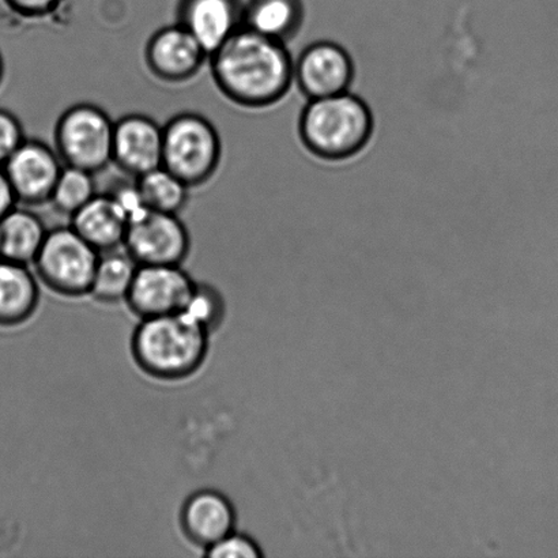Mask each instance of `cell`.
I'll use <instances>...</instances> for the list:
<instances>
[{
	"label": "cell",
	"mask_w": 558,
	"mask_h": 558,
	"mask_svg": "<svg viewBox=\"0 0 558 558\" xmlns=\"http://www.w3.org/2000/svg\"><path fill=\"white\" fill-rule=\"evenodd\" d=\"M14 14L25 20H44L62 8L65 0H3Z\"/></svg>",
	"instance_id": "484cf974"
},
{
	"label": "cell",
	"mask_w": 558,
	"mask_h": 558,
	"mask_svg": "<svg viewBox=\"0 0 558 558\" xmlns=\"http://www.w3.org/2000/svg\"><path fill=\"white\" fill-rule=\"evenodd\" d=\"M96 173L64 166L54 184L49 204L60 215L71 217L98 194Z\"/></svg>",
	"instance_id": "44dd1931"
},
{
	"label": "cell",
	"mask_w": 558,
	"mask_h": 558,
	"mask_svg": "<svg viewBox=\"0 0 558 558\" xmlns=\"http://www.w3.org/2000/svg\"><path fill=\"white\" fill-rule=\"evenodd\" d=\"M33 207L16 204L0 218V259L32 266L49 229Z\"/></svg>",
	"instance_id": "2e32d148"
},
{
	"label": "cell",
	"mask_w": 558,
	"mask_h": 558,
	"mask_svg": "<svg viewBox=\"0 0 558 558\" xmlns=\"http://www.w3.org/2000/svg\"><path fill=\"white\" fill-rule=\"evenodd\" d=\"M4 71H5L4 59L2 57V52H0V85H2V82L4 80Z\"/></svg>",
	"instance_id": "83f0119b"
},
{
	"label": "cell",
	"mask_w": 558,
	"mask_h": 558,
	"mask_svg": "<svg viewBox=\"0 0 558 558\" xmlns=\"http://www.w3.org/2000/svg\"><path fill=\"white\" fill-rule=\"evenodd\" d=\"M303 0H248L243 26L272 40L288 44L304 25Z\"/></svg>",
	"instance_id": "ac0fdd59"
},
{
	"label": "cell",
	"mask_w": 558,
	"mask_h": 558,
	"mask_svg": "<svg viewBox=\"0 0 558 558\" xmlns=\"http://www.w3.org/2000/svg\"><path fill=\"white\" fill-rule=\"evenodd\" d=\"M70 227L101 254L123 247L129 222L117 202L107 193L97 194L71 216Z\"/></svg>",
	"instance_id": "9a60e30c"
},
{
	"label": "cell",
	"mask_w": 558,
	"mask_h": 558,
	"mask_svg": "<svg viewBox=\"0 0 558 558\" xmlns=\"http://www.w3.org/2000/svg\"><path fill=\"white\" fill-rule=\"evenodd\" d=\"M182 314L210 332L222 319L223 304L220 293L207 284L196 283Z\"/></svg>",
	"instance_id": "7402d4cb"
},
{
	"label": "cell",
	"mask_w": 558,
	"mask_h": 558,
	"mask_svg": "<svg viewBox=\"0 0 558 558\" xmlns=\"http://www.w3.org/2000/svg\"><path fill=\"white\" fill-rule=\"evenodd\" d=\"M374 130V112L352 92L306 100L299 119L303 146L325 161H347L360 155Z\"/></svg>",
	"instance_id": "7a4b0ae2"
},
{
	"label": "cell",
	"mask_w": 558,
	"mask_h": 558,
	"mask_svg": "<svg viewBox=\"0 0 558 558\" xmlns=\"http://www.w3.org/2000/svg\"><path fill=\"white\" fill-rule=\"evenodd\" d=\"M354 76L352 54L336 41L311 43L294 60V85L306 100L350 92Z\"/></svg>",
	"instance_id": "9c48e42d"
},
{
	"label": "cell",
	"mask_w": 558,
	"mask_h": 558,
	"mask_svg": "<svg viewBox=\"0 0 558 558\" xmlns=\"http://www.w3.org/2000/svg\"><path fill=\"white\" fill-rule=\"evenodd\" d=\"M138 267L140 265L124 247L101 253L95 277H93L89 295L106 304L125 301Z\"/></svg>",
	"instance_id": "d6986e66"
},
{
	"label": "cell",
	"mask_w": 558,
	"mask_h": 558,
	"mask_svg": "<svg viewBox=\"0 0 558 558\" xmlns=\"http://www.w3.org/2000/svg\"><path fill=\"white\" fill-rule=\"evenodd\" d=\"M25 140V129L19 117L9 109L0 108V166L9 160Z\"/></svg>",
	"instance_id": "d4e9b609"
},
{
	"label": "cell",
	"mask_w": 558,
	"mask_h": 558,
	"mask_svg": "<svg viewBox=\"0 0 558 558\" xmlns=\"http://www.w3.org/2000/svg\"><path fill=\"white\" fill-rule=\"evenodd\" d=\"M114 122L96 104L80 102L60 114L53 147L64 166L104 171L112 163Z\"/></svg>",
	"instance_id": "5b68a950"
},
{
	"label": "cell",
	"mask_w": 558,
	"mask_h": 558,
	"mask_svg": "<svg viewBox=\"0 0 558 558\" xmlns=\"http://www.w3.org/2000/svg\"><path fill=\"white\" fill-rule=\"evenodd\" d=\"M123 247L140 266L183 265L191 236L179 215L149 210L130 223Z\"/></svg>",
	"instance_id": "52a82bcc"
},
{
	"label": "cell",
	"mask_w": 558,
	"mask_h": 558,
	"mask_svg": "<svg viewBox=\"0 0 558 558\" xmlns=\"http://www.w3.org/2000/svg\"><path fill=\"white\" fill-rule=\"evenodd\" d=\"M243 0H179L177 22L210 57L243 26Z\"/></svg>",
	"instance_id": "4fadbf2b"
},
{
	"label": "cell",
	"mask_w": 558,
	"mask_h": 558,
	"mask_svg": "<svg viewBox=\"0 0 558 558\" xmlns=\"http://www.w3.org/2000/svg\"><path fill=\"white\" fill-rule=\"evenodd\" d=\"M135 182L150 210L179 215L189 204L191 189L163 166L142 174Z\"/></svg>",
	"instance_id": "ffe728a7"
},
{
	"label": "cell",
	"mask_w": 558,
	"mask_h": 558,
	"mask_svg": "<svg viewBox=\"0 0 558 558\" xmlns=\"http://www.w3.org/2000/svg\"><path fill=\"white\" fill-rule=\"evenodd\" d=\"M113 201L117 202L120 210L123 211L125 218H128L129 226L140 218L144 217L149 207H147L144 196H142L138 184L135 179L133 183L120 182L114 185L111 193Z\"/></svg>",
	"instance_id": "cb8c5ba5"
},
{
	"label": "cell",
	"mask_w": 558,
	"mask_h": 558,
	"mask_svg": "<svg viewBox=\"0 0 558 558\" xmlns=\"http://www.w3.org/2000/svg\"><path fill=\"white\" fill-rule=\"evenodd\" d=\"M209 54L182 25L172 24L153 33L145 48L150 74L166 84H185L204 69Z\"/></svg>",
	"instance_id": "8fae6325"
},
{
	"label": "cell",
	"mask_w": 558,
	"mask_h": 558,
	"mask_svg": "<svg viewBox=\"0 0 558 558\" xmlns=\"http://www.w3.org/2000/svg\"><path fill=\"white\" fill-rule=\"evenodd\" d=\"M180 522L185 537L205 550L234 532L236 512L222 494L201 490L184 502Z\"/></svg>",
	"instance_id": "5bb4252c"
},
{
	"label": "cell",
	"mask_w": 558,
	"mask_h": 558,
	"mask_svg": "<svg viewBox=\"0 0 558 558\" xmlns=\"http://www.w3.org/2000/svg\"><path fill=\"white\" fill-rule=\"evenodd\" d=\"M162 125L141 113L114 122L112 163L131 178L162 166Z\"/></svg>",
	"instance_id": "7c38bea8"
},
{
	"label": "cell",
	"mask_w": 558,
	"mask_h": 558,
	"mask_svg": "<svg viewBox=\"0 0 558 558\" xmlns=\"http://www.w3.org/2000/svg\"><path fill=\"white\" fill-rule=\"evenodd\" d=\"M538 106H539V97H538ZM539 119H541V112H539ZM541 131H543V125H541Z\"/></svg>",
	"instance_id": "f1b7e54d"
},
{
	"label": "cell",
	"mask_w": 558,
	"mask_h": 558,
	"mask_svg": "<svg viewBox=\"0 0 558 558\" xmlns=\"http://www.w3.org/2000/svg\"><path fill=\"white\" fill-rule=\"evenodd\" d=\"M287 46L240 27L209 57L217 89L245 109L276 106L294 85V59Z\"/></svg>",
	"instance_id": "6da1fadb"
},
{
	"label": "cell",
	"mask_w": 558,
	"mask_h": 558,
	"mask_svg": "<svg viewBox=\"0 0 558 558\" xmlns=\"http://www.w3.org/2000/svg\"><path fill=\"white\" fill-rule=\"evenodd\" d=\"M40 300V288L31 266L0 259V326L29 320Z\"/></svg>",
	"instance_id": "e0dca14e"
},
{
	"label": "cell",
	"mask_w": 558,
	"mask_h": 558,
	"mask_svg": "<svg viewBox=\"0 0 558 558\" xmlns=\"http://www.w3.org/2000/svg\"><path fill=\"white\" fill-rule=\"evenodd\" d=\"M100 253L70 227L49 229L33 269L52 292L81 298L89 295Z\"/></svg>",
	"instance_id": "8992f818"
},
{
	"label": "cell",
	"mask_w": 558,
	"mask_h": 558,
	"mask_svg": "<svg viewBox=\"0 0 558 558\" xmlns=\"http://www.w3.org/2000/svg\"><path fill=\"white\" fill-rule=\"evenodd\" d=\"M205 556L209 558H259L264 556V551L248 535L239 534L234 530L205 549Z\"/></svg>",
	"instance_id": "603a6c76"
},
{
	"label": "cell",
	"mask_w": 558,
	"mask_h": 558,
	"mask_svg": "<svg viewBox=\"0 0 558 558\" xmlns=\"http://www.w3.org/2000/svg\"><path fill=\"white\" fill-rule=\"evenodd\" d=\"M210 332L183 314L141 319L131 342L134 360L145 374L182 380L204 364Z\"/></svg>",
	"instance_id": "3957f363"
},
{
	"label": "cell",
	"mask_w": 558,
	"mask_h": 558,
	"mask_svg": "<svg viewBox=\"0 0 558 558\" xmlns=\"http://www.w3.org/2000/svg\"><path fill=\"white\" fill-rule=\"evenodd\" d=\"M162 166L190 189L209 183L221 166L222 141L216 125L195 112H182L162 125Z\"/></svg>",
	"instance_id": "277c9868"
},
{
	"label": "cell",
	"mask_w": 558,
	"mask_h": 558,
	"mask_svg": "<svg viewBox=\"0 0 558 558\" xmlns=\"http://www.w3.org/2000/svg\"><path fill=\"white\" fill-rule=\"evenodd\" d=\"M195 287L182 265L140 266L125 301L140 319L182 314Z\"/></svg>",
	"instance_id": "ba28073f"
},
{
	"label": "cell",
	"mask_w": 558,
	"mask_h": 558,
	"mask_svg": "<svg viewBox=\"0 0 558 558\" xmlns=\"http://www.w3.org/2000/svg\"><path fill=\"white\" fill-rule=\"evenodd\" d=\"M16 204L19 202H16L13 189H11L9 179L5 177L4 168L0 166V218L13 209Z\"/></svg>",
	"instance_id": "4316f807"
},
{
	"label": "cell",
	"mask_w": 558,
	"mask_h": 558,
	"mask_svg": "<svg viewBox=\"0 0 558 558\" xmlns=\"http://www.w3.org/2000/svg\"><path fill=\"white\" fill-rule=\"evenodd\" d=\"M63 167L53 146L31 138H26L3 163L16 202L29 207L49 204Z\"/></svg>",
	"instance_id": "30bf717a"
}]
</instances>
